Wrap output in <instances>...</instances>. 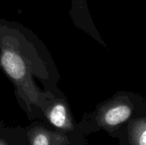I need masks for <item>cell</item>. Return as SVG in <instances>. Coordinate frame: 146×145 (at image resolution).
<instances>
[{"label": "cell", "instance_id": "obj_1", "mask_svg": "<svg viewBox=\"0 0 146 145\" xmlns=\"http://www.w3.org/2000/svg\"><path fill=\"white\" fill-rule=\"evenodd\" d=\"M0 64L4 72L15 84L27 105L37 104L39 94L32 79L31 66L12 38H4L1 44Z\"/></svg>", "mask_w": 146, "mask_h": 145}, {"label": "cell", "instance_id": "obj_2", "mask_svg": "<svg viewBox=\"0 0 146 145\" xmlns=\"http://www.w3.org/2000/svg\"><path fill=\"white\" fill-rule=\"evenodd\" d=\"M132 106L125 102H116L104 108L98 117V121L101 126L106 128H115L132 115Z\"/></svg>", "mask_w": 146, "mask_h": 145}, {"label": "cell", "instance_id": "obj_3", "mask_svg": "<svg viewBox=\"0 0 146 145\" xmlns=\"http://www.w3.org/2000/svg\"><path fill=\"white\" fill-rule=\"evenodd\" d=\"M49 121L56 128L71 130L73 128L72 121L67 106L61 102L54 103L47 111Z\"/></svg>", "mask_w": 146, "mask_h": 145}, {"label": "cell", "instance_id": "obj_4", "mask_svg": "<svg viewBox=\"0 0 146 145\" xmlns=\"http://www.w3.org/2000/svg\"><path fill=\"white\" fill-rule=\"evenodd\" d=\"M128 134L132 145H146L145 119H138L130 122L128 126Z\"/></svg>", "mask_w": 146, "mask_h": 145}, {"label": "cell", "instance_id": "obj_5", "mask_svg": "<svg viewBox=\"0 0 146 145\" xmlns=\"http://www.w3.org/2000/svg\"><path fill=\"white\" fill-rule=\"evenodd\" d=\"M32 145H55L52 142L51 135L43 129H35L31 134Z\"/></svg>", "mask_w": 146, "mask_h": 145}, {"label": "cell", "instance_id": "obj_6", "mask_svg": "<svg viewBox=\"0 0 146 145\" xmlns=\"http://www.w3.org/2000/svg\"><path fill=\"white\" fill-rule=\"evenodd\" d=\"M0 145H6V144H5V143H4V142H3V141H1V140H0Z\"/></svg>", "mask_w": 146, "mask_h": 145}]
</instances>
